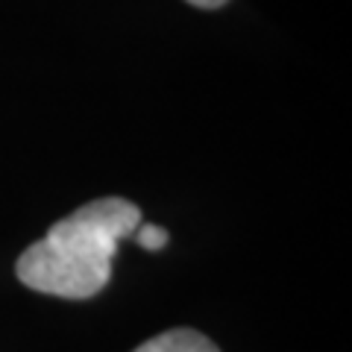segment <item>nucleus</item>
<instances>
[{"instance_id": "nucleus-4", "label": "nucleus", "mask_w": 352, "mask_h": 352, "mask_svg": "<svg viewBox=\"0 0 352 352\" xmlns=\"http://www.w3.org/2000/svg\"><path fill=\"white\" fill-rule=\"evenodd\" d=\"M191 6H200V9H220V6H226L229 0H188Z\"/></svg>"}, {"instance_id": "nucleus-1", "label": "nucleus", "mask_w": 352, "mask_h": 352, "mask_svg": "<svg viewBox=\"0 0 352 352\" xmlns=\"http://www.w3.org/2000/svg\"><path fill=\"white\" fill-rule=\"evenodd\" d=\"M141 226V208L124 197H100L56 220L15 264L27 288L62 300H91L112 279L118 241Z\"/></svg>"}, {"instance_id": "nucleus-3", "label": "nucleus", "mask_w": 352, "mask_h": 352, "mask_svg": "<svg viewBox=\"0 0 352 352\" xmlns=\"http://www.w3.org/2000/svg\"><path fill=\"white\" fill-rule=\"evenodd\" d=\"M132 235H135V241H138L141 247H144V250H153V252L162 250L164 244H168V238H170V235H168V229H162V226H138Z\"/></svg>"}, {"instance_id": "nucleus-2", "label": "nucleus", "mask_w": 352, "mask_h": 352, "mask_svg": "<svg viewBox=\"0 0 352 352\" xmlns=\"http://www.w3.org/2000/svg\"><path fill=\"white\" fill-rule=\"evenodd\" d=\"M135 352H220V349L206 335L194 332V329H170V332L150 338Z\"/></svg>"}]
</instances>
